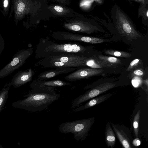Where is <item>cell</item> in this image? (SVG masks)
<instances>
[{
	"instance_id": "cell-10",
	"label": "cell",
	"mask_w": 148,
	"mask_h": 148,
	"mask_svg": "<svg viewBox=\"0 0 148 148\" xmlns=\"http://www.w3.org/2000/svg\"><path fill=\"white\" fill-rule=\"evenodd\" d=\"M103 71L102 69L88 68L78 69L64 77V78L69 82H75L98 75Z\"/></svg>"
},
{
	"instance_id": "cell-11",
	"label": "cell",
	"mask_w": 148,
	"mask_h": 148,
	"mask_svg": "<svg viewBox=\"0 0 148 148\" xmlns=\"http://www.w3.org/2000/svg\"><path fill=\"white\" fill-rule=\"evenodd\" d=\"M71 84L59 79L52 80H35L31 84L32 89H43L50 91H54L56 87L69 85Z\"/></svg>"
},
{
	"instance_id": "cell-25",
	"label": "cell",
	"mask_w": 148,
	"mask_h": 148,
	"mask_svg": "<svg viewBox=\"0 0 148 148\" xmlns=\"http://www.w3.org/2000/svg\"><path fill=\"white\" fill-rule=\"evenodd\" d=\"M25 5L24 3L22 2L18 4L17 6L18 10L20 12H22L24 10Z\"/></svg>"
},
{
	"instance_id": "cell-30",
	"label": "cell",
	"mask_w": 148,
	"mask_h": 148,
	"mask_svg": "<svg viewBox=\"0 0 148 148\" xmlns=\"http://www.w3.org/2000/svg\"><path fill=\"white\" fill-rule=\"evenodd\" d=\"M97 3L99 4H101L103 3L102 0H93Z\"/></svg>"
},
{
	"instance_id": "cell-32",
	"label": "cell",
	"mask_w": 148,
	"mask_h": 148,
	"mask_svg": "<svg viewBox=\"0 0 148 148\" xmlns=\"http://www.w3.org/2000/svg\"><path fill=\"white\" fill-rule=\"evenodd\" d=\"M3 148L2 147L1 145H0V148Z\"/></svg>"
},
{
	"instance_id": "cell-31",
	"label": "cell",
	"mask_w": 148,
	"mask_h": 148,
	"mask_svg": "<svg viewBox=\"0 0 148 148\" xmlns=\"http://www.w3.org/2000/svg\"><path fill=\"white\" fill-rule=\"evenodd\" d=\"M144 83L146 84L147 86H148V79H145L144 81Z\"/></svg>"
},
{
	"instance_id": "cell-13",
	"label": "cell",
	"mask_w": 148,
	"mask_h": 148,
	"mask_svg": "<svg viewBox=\"0 0 148 148\" xmlns=\"http://www.w3.org/2000/svg\"><path fill=\"white\" fill-rule=\"evenodd\" d=\"M113 95V94L109 93L94 97L88 100L84 105L75 109L74 111L78 112L92 107L107 100Z\"/></svg>"
},
{
	"instance_id": "cell-12",
	"label": "cell",
	"mask_w": 148,
	"mask_h": 148,
	"mask_svg": "<svg viewBox=\"0 0 148 148\" xmlns=\"http://www.w3.org/2000/svg\"><path fill=\"white\" fill-rule=\"evenodd\" d=\"M43 72L39 74L37 80H44L53 78L62 74H66L78 69V67H57Z\"/></svg>"
},
{
	"instance_id": "cell-20",
	"label": "cell",
	"mask_w": 148,
	"mask_h": 148,
	"mask_svg": "<svg viewBox=\"0 0 148 148\" xmlns=\"http://www.w3.org/2000/svg\"><path fill=\"white\" fill-rule=\"evenodd\" d=\"M147 5H142L139 9V13L143 17V19L147 20L148 18Z\"/></svg>"
},
{
	"instance_id": "cell-22",
	"label": "cell",
	"mask_w": 148,
	"mask_h": 148,
	"mask_svg": "<svg viewBox=\"0 0 148 148\" xmlns=\"http://www.w3.org/2000/svg\"><path fill=\"white\" fill-rule=\"evenodd\" d=\"M144 72L141 69H137L134 71L132 73L131 76L132 77L142 76H143Z\"/></svg>"
},
{
	"instance_id": "cell-15",
	"label": "cell",
	"mask_w": 148,
	"mask_h": 148,
	"mask_svg": "<svg viewBox=\"0 0 148 148\" xmlns=\"http://www.w3.org/2000/svg\"><path fill=\"white\" fill-rule=\"evenodd\" d=\"M85 64L87 66L93 69H100L108 68L110 66L98 58L94 57L87 58L85 60Z\"/></svg>"
},
{
	"instance_id": "cell-1",
	"label": "cell",
	"mask_w": 148,
	"mask_h": 148,
	"mask_svg": "<svg viewBox=\"0 0 148 148\" xmlns=\"http://www.w3.org/2000/svg\"><path fill=\"white\" fill-rule=\"evenodd\" d=\"M24 97L25 98L23 99L13 102L12 106L14 108L35 112L46 109L57 100L60 95L55 90L32 89Z\"/></svg>"
},
{
	"instance_id": "cell-16",
	"label": "cell",
	"mask_w": 148,
	"mask_h": 148,
	"mask_svg": "<svg viewBox=\"0 0 148 148\" xmlns=\"http://www.w3.org/2000/svg\"><path fill=\"white\" fill-rule=\"evenodd\" d=\"M98 58L108 64L110 67H113L115 65L121 63L120 60L114 57L99 55Z\"/></svg>"
},
{
	"instance_id": "cell-19",
	"label": "cell",
	"mask_w": 148,
	"mask_h": 148,
	"mask_svg": "<svg viewBox=\"0 0 148 148\" xmlns=\"http://www.w3.org/2000/svg\"><path fill=\"white\" fill-rule=\"evenodd\" d=\"M8 89L2 90L0 92V113L7 100L8 95Z\"/></svg>"
},
{
	"instance_id": "cell-18",
	"label": "cell",
	"mask_w": 148,
	"mask_h": 148,
	"mask_svg": "<svg viewBox=\"0 0 148 148\" xmlns=\"http://www.w3.org/2000/svg\"><path fill=\"white\" fill-rule=\"evenodd\" d=\"M104 53L107 54L117 57L129 58L131 56V54L128 52L113 50H106Z\"/></svg>"
},
{
	"instance_id": "cell-29",
	"label": "cell",
	"mask_w": 148,
	"mask_h": 148,
	"mask_svg": "<svg viewBox=\"0 0 148 148\" xmlns=\"http://www.w3.org/2000/svg\"><path fill=\"white\" fill-rule=\"evenodd\" d=\"M4 6L5 7H6L8 6V1L7 0H5L4 1Z\"/></svg>"
},
{
	"instance_id": "cell-6",
	"label": "cell",
	"mask_w": 148,
	"mask_h": 148,
	"mask_svg": "<svg viewBox=\"0 0 148 148\" xmlns=\"http://www.w3.org/2000/svg\"><path fill=\"white\" fill-rule=\"evenodd\" d=\"M52 37L60 41H71L83 42L92 44L101 43L106 42L107 39L99 38L89 37L72 33L64 31H58L53 33Z\"/></svg>"
},
{
	"instance_id": "cell-17",
	"label": "cell",
	"mask_w": 148,
	"mask_h": 148,
	"mask_svg": "<svg viewBox=\"0 0 148 148\" xmlns=\"http://www.w3.org/2000/svg\"><path fill=\"white\" fill-rule=\"evenodd\" d=\"M140 114L141 111L140 110L137 111L133 119V126L136 138L138 137V136L139 122Z\"/></svg>"
},
{
	"instance_id": "cell-27",
	"label": "cell",
	"mask_w": 148,
	"mask_h": 148,
	"mask_svg": "<svg viewBox=\"0 0 148 148\" xmlns=\"http://www.w3.org/2000/svg\"><path fill=\"white\" fill-rule=\"evenodd\" d=\"M54 10L57 12H61L63 10V8L58 5H56L54 7Z\"/></svg>"
},
{
	"instance_id": "cell-24",
	"label": "cell",
	"mask_w": 148,
	"mask_h": 148,
	"mask_svg": "<svg viewBox=\"0 0 148 148\" xmlns=\"http://www.w3.org/2000/svg\"><path fill=\"white\" fill-rule=\"evenodd\" d=\"M132 143L134 146L137 147L141 144V141L140 139L137 137L132 140Z\"/></svg>"
},
{
	"instance_id": "cell-8",
	"label": "cell",
	"mask_w": 148,
	"mask_h": 148,
	"mask_svg": "<svg viewBox=\"0 0 148 148\" xmlns=\"http://www.w3.org/2000/svg\"><path fill=\"white\" fill-rule=\"evenodd\" d=\"M87 58L84 56L68 54L48 56L42 58L62 62L66 64L68 67H78L85 66V60Z\"/></svg>"
},
{
	"instance_id": "cell-2",
	"label": "cell",
	"mask_w": 148,
	"mask_h": 148,
	"mask_svg": "<svg viewBox=\"0 0 148 148\" xmlns=\"http://www.w3.org/2000/svg\"><path fill=\"white\" fill-rule=\"evenodd\" d=\"M87 50L86 47L78 43H58L48 38H42L37 45L35 54L37 59L68 54L86 57L84 54Z\"/></svg>"
},
{
	"instance_id": "cell-14",
	"label": "cell",
	"mask_w": 148,
	"mask_h": 148,
	"mask_svg": "<svg viewBox=\"0 0 148 148\" xmlns=\"http://www.w3.org/2000/svg\"><path fill=\"white\" fill-rule=\"evenodd\" d=\"M105 138L107 147L113 148L116 143V135L109 122L106 125Z\"/></svg>"
},
{
	"instance_id": "cell-4",
	"label": "cell",
	"mask_w": 148,
	"mask_h": 148,
	"mask_svg": "<svg viewBox=\"0 0 148 148\" xmlns=\"http://www.w3.org/2000/svg\"><path fill=\"white\" fill-rule=\"evenodd\" d=\"M112 11V19L121 35L131 40L141 37L131 19L121 9L116 5Z\"/></svg>"
},
{
	"instance_id": "cell-28",
	"label": "cell",
	"mask_w": 148,
	"mask_h": 148,
	"mask_svg": "<svg viewBox=\"0 0 148 148\" xmlns=\"http://www.w3.org/2000/svg\"><path fill=\"white\" fill-rule=\"evenodd\" d=\"M140 3L142 5H148V0H134Z\"/></svg>"
},
{
	"instance_id": "cell-9",
	"label": "cell",
	"mask_w": 148,
	"mask_h": 148,
	"mask_svg": "<svg viewBox=\"0 0 148 148\" xmlns=\"http://www.w3.org/2000/svg\"><path fill=\"white\" fill-rule=\"evenodd\" d=\"M122 147L125 148H132L133 138L130 130L123 125L110 123Z\"/></svg>"
},
{
	"instance_id": "cell-5",
	"label": "cell",
	"mask_w": 148,
	"mask_h": 148,
	"mask_svg": "<svg viewBox=\"0 0 148 148\" xmlns=\"http://www.w3.org/2000/svg\"><path fill=\"white\" fill-rule=\"evenodd\" d=\"M116 83L106 82L92 88L75 99L72 101L71 107H77L82 103L116 87Z\"/></svg>"
},
{
	"instance_id": "cell-26",
	"label": "cell",
	"mask_w": 148,
	"mask_h": 148,
	"mask_svg": "<svg viewBox=\"0 0 148 148\" xmlns=\"http://www.w3.org/2000/svg\"><path fill=\"white\" fill-rule=\"evenodd\" d=\"M19 62L18 59L17 58H14L10 63L11 65L12 66H14L17 64Z\"/></svg>"
},
{
	"instance_id": "cell-7",
	"label": "cell",
	"mask_w": 148,
	"mask_h": 148,
	"mask_svg": "<svg viewBox=\"0 0 148 148\" xmlns=\"http://www.w3.org/2000/svg\"><path fill=\"white\" fill-rule=\"evenodd\" d=\"M90 21H73L65 23L64 27L72 31L91 34L100 31L99 27Z\"/></svg>"
},
{
	"instance_id": "cell-21",
	"label": "cell",
	"mask_w": 148,
	"mask_h": 148,
	"mask_svg": "<svg viewBox=\"0 0 148 148\" xmlns=\"http://www.w3.org/2000/svg\"><path fill=\"white\" fill-rule=\"evenodd\" d=\"M139 59H135L133 60L130 62V65L126 69L127 71H129L134 69L135 67L137 66L140 62Z\"/></svg>"
},
{
	"instance_id": "cell-23",
	"label": "cell",
	"mask_w": 148,
	"mask_h": 148,
	"mask_svg": "<svg viewBox=\"0 0 148 148\" xmlns=\"http://www.w3.org/2000/svg\"><path fill=\"white\" fill-rule=\"evenodd\" d=\"M138 76H134V78L132 79V84L135 87L138 86V84H140V83L138 82V81L141 80V78H139Z\"/></svg>"
},
{
	"instance_id": "cell-3",
	"label": "cell",
	"mask_w": 148,
	"mask_h": 148,
	"mask_svg": "<svg viewBox=\"0 0 148 148\" xmlns=\"http://www.w3.org/2000/svg\"><path fill=\"white\" fill-rule=\"evenodd\" d=\"M95 121V117L77 120L63 123L59 126V131L62 133H71L73 138L82 141L86 139L88 133Z\"/></svg>"
}]
</instances>
